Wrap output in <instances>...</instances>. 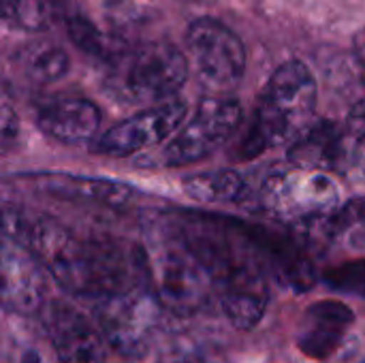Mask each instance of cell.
<instances>
[{"instance_id": "obj_14", "label": "cell", "mask_w": 365, "mask_h": 363, "mask_svg": "<svg viewBox=\"0 0 365 363\" xmlns=\"http://www.w3.org/2000/svg\"><path fill=\"white\" fill-rule=\"evenodd\" d=\"M36 126L56 141L79 145L94 141L101 128V109L86 98H53L38 107Z\"/></svg>"}, {"instance_id": "obj_13", "label": "cell", "mask_w": 365, "mask_h": 363, "mask_svg": "<svg viewBox=\"0 0 365 363\" xmlns=\"http://www.w3.org/2000/svg\"><path fill=\"white\" fill-rule=\"evenodd\" d=\"M355 312L336 300L317 302L306 308L297 327V347L310 359L331 357L349 336Z\"/></svg>"}, {"instance_id": "obj_21", "label": "cell", "mask_w": 365, "mask_h": 363, "mask_svg": "<svg viewBox=\"0 0 365 363\" xmlns=\"http://www.w3.org/2000/svg\"><path fill=\"white\" fill-rule=\"evenodd\" d=\"M2 19L11 28L41 32L49 28L53 6L47 0H0Z\"/></svg>"}, {"instance_id": "obj_18", "label": "cell", "mask_w": 365, "mask_h": 363, "mask_svg": "<svg viewBox=\"0 0 365 363\" xmlns=\"http://www.w3.org/2000/svg\"><path fill=\"white\" fill-rule=\"evenodd\" d=\"M184 193L199 203H233L246 195L244 178L233 169H218L184 180Z\"/></svg>"}, {"instance_id": "obj_25", "label": "cell", "mask_w": 365, "mask_h": 363, "mask_svg": "<svg viewBox=\"0 0 365 363\" xmlns=\"http://www.w3.org/2000/svg\"><path fill=\"white\" fill-rule=\"evenodd\" d=\"M171 363H222L220 355L207 351V349H188L184 353H180Z\"/></svg>"}, {"instance_id": "obj_24", "label": "cell", "mask_w": 365, "mask_h": 363, "mask_svg": "<svg viewBox=\"0 0 365 363\" xmlns=\"http://www.w3.org/2000/svg\"><path fill=\"white\" fill-rule=\"evenodd\" d=\"M17 131H19L17 113L13 111L11 101L4 96V101H2V113H0V135H2V150L4 152L11 150V143L17 139Z\"/></svg>"}, {"instance_id": "obj_2", "label": "cell", "mask_w": 365, "mask_h": 363, "mask_svg": "<svg viewBox=\"0 0 365 363\" xmlns=\"http://www.w3.org/2000/svg\"><path fill=\"white\" fill-rule=\"evenodd\" d=\"M41 261L66 293L92 302L150 282L143 250H126L109 240H79L66 229Z\"/></svg>"}, {"instance_id": "obj_22", "label": "cell", "mask_w": 365, "mask_h": 363, "mask_svg": "<svg viewBox=\"0 0 365 363\" xmlns=\"http://www.w3.org/2000/svg\"><path fill=\"white\" fill-rule=\"evenodd\" d=\"M323 282L338 293L365 300V259L336 265L323 274Z\"/></svg>"}, {"instance_id": "obj_26", "label": "cell", "mask_w": 365, "mask_h": 363, "mask_svg": "<svg viewBox=\"0 0 365 363\" xmlns=\"http://www.w3.org/2000/svg\"><path fill=\"white\" fill-rule=\"evenodd\" d=\"M47 2H49L51 6H60V4H62V0H47Z\"/></svg>"}, {"instance_id": "obj_8", "label": "cell", "mask_w": 365, "mask_h": 363, "mask_svg": "<svg viewBox=\"0 0 365 363\" xmlns=\"http://www.w3.org/2000/svg\"><path fill=\"white\" fill-rule=\"evenodd\" d=\"M186 45L203 88L214 94L233 90L246 73V47L242 39L214 17H199L186 30Z\"/></svg>"}, {"instance_id": "obj_17", "label": "cell", "mask_w": 365, "mask_h": 363, "mask_svg": "<svg viewBox=\"0 0 365 363\" xmlns=\"http://www.w3.org/2000/svg\"><path fill=\"white\" fill-rule=\"evenodd\" d=\"M15 66L24 79L34 86H49L68 73L71 60L62 45L53 41H30L13 56Z\"/></svg>"}, {"instance_id": "obj_23", "label": "cell", "mask_w": 365, "mask_h": 363, "mask_svg": "<svg viewBox=\"0 0 365 363\" xmlns=\"http://www.w3.org/2000/svg\"><path fill=\"white\" fill-rule=\"evenodd\" d=\"M346 160L355 178L365 184V113H359L351 120V141Z\"/></svg>"}, {"instance_id": "obj_28", "label": "cell", "mask_w": 365, "mask_h": 363, "mask_svg": "<svg viewBox=\"0 0 365 363\" xmlns=\"http://www.w3.org/2000/svg\"><path fill=\"white\" fill-rule=\"evenodd\" d=\"M364 363H365V362H364Z\"/></svg>"}, {"instance_id": "obj_27", "label": "cell", "mask_w": 365, "mask_h": 363, "mask_svg": "<svg viewBox=\"0 0 365 363\" xmlns=\"http://www.w3.org/2000/svg\"><path fill=\"white\" fill-rule=\"evenodd\" d=\"M364 79H365V64H364Z\"/></svg>"}, {"instance_id": "obj_6", "label": "cell", "mask_w": 365, "mask_h": 363, "mask_svg": "<svg viewBox=\"0 0 365 363\" xmlns=\"http://www.w3.org/2000/svg\"><path fill=\"white\" fill-rule=\"evenodd\" d=\"M165 306L150 282L94 302V321L109 349L122 355H141L160 323Z\"/></svg>"}, {"instance_id": "obj_10", "label": "cell", "mask_w": 365, "mask_h": 363, "mask_svg": "<svg viewBox=\"0 0 365 363\" xmlns=\"http://www.w3.org/2000/svg\"><path fill=\"white\" fill-rule=\"evenodd\" d=\"M186 111L188 107L182 98H169L165 103L152 105L94 139L92 152L124 158L150 150L169 139L182 126V122L186 120Z\"/></svg>"}, {"instance_id": "obj_15", "label": "cell", "mask_w": 365, "mask_h": 363, "mask_svg": "<svg viewBox=\"0 0 365 363\" xmlns=\"http://www.w3.org/2000/svg\"><path fill=\"white\" fill-rule=\"evenodd\" d=\"M344 156H349V141L344 131L329 122H312L289 148V160L295 167L306 169H331L342 165Z\"/></svg>"}, {"instance_id": "obj_11", "label": "cell", "mask_w": 365, "mask_h": 363, "mask_svg": "<svg viewBox=\"0 0 365 363\" xmlns=\"http://www.w3.org/2000/svg\"><path fill=\"white\" fill-rule=\"evenodd\" d=\"M41 325L60 363H107V340L96 321L64 300H47Z\"/></svg>"}, {"instance_id": "obj_5", "label": "cell", "mask_w": 365, "mask_h": 363, "mask_svg": "<svg viewBox=\"0 0 365 363\" xmlns=\"http://www.w3.org/2000/svg\"><path fill=\"white\" fill-rule=\"evenodd\" d=\"M188 77V60L173 43L156 41L122 49L103 81L105 92L126 105H158L175 96Z\"/></svg>"}, {"instance_id": "obj_16", "label": "cell", "mask_w": 365, "mask_h": 363, "mask_svg": "<svg viewBox=\"0 0 365 363\" xmlns=\"http://www.w3.org/2000/svg\"><path fill=\"white\" fill-rule=\"evenodd\" d=\"M49 195L81 201V203H101L118 208L130 199V186L107 180V178H86V175H47L43 180Z\"/></svg>"}, {"instance_id": "obj_20", "label": "cell", "mask_w": 365, "mask_h": 363, "mask_svg": "<svg viewBox=\"0 0 365 363\" xmlns=\"http://www.w3.org/2000/svg\"><path fill=\"white\" fill-rule=\"evenodd\" d=\"M4 363H60V359L41 325V332L17 327V332L6 338Z\"/></svg>"}, {"instance_id": "obj_4", "label": "cell", "mask_w": 365, "mask_h": 363, "mask_svg": "<svg viewBox=\"0 0 365 363\" xmlns=\"http://www.w3.org/2000/svg\"><path fill=\"white\" fill-rule=\"evenodd\" d=\"M148 280L165 310L178 317L201 312L214 297V282L186 240L180 223L152 225L145 235Z\"/></svg>"}, {"instance_id": "obj_19", "label": "cell", "mask_w": 365, "mask_h": 363, "mask_svg": "<svg viewBox=\"0 0 365 363\" xmlns=\"http://www.w3.org/2000/svg\"><path fill=\"white\" fill-rule=\"evenodd\" d=\"M66 34L79 51L105 62H111L122 49H126L122 43H118L115 36H107L94 21L83 15L66 17Z\"/></svg>"}, {"instance_id": "obj_3", "label": "cell", "mask_w": 365, "mask_h": 363, "mask_svg": "<svg viewBox=\"0 0 365 363\" xmlns=\"http://www.w3.org/2000/svg\"><path fill=\"white\" fill-rule=\"evenodd\" d=\"M317 98V79L302 60L278 66L259 94L252 124L240 148L242 158H255L265 150L295 141L312 124Z\"/></svg>"}, {"instance_id": "obj_1", "label": "cell", "mask_w": 365, "mask_h": 363, "mask_svg": "<svg viewBox=\"0 0 365 363\" xmlns=\"http://www.w3.org/2000/svg\"><path fill=\"white\" fill-rule=\"evenodd\" d=\"M182 231L207 267L216 297L237 329H252L269 306V270L248 227L222 225L216 218H186Z\"/></svg>"}, {"instance_id": "obj_12", "label": "cell", "mask_w": 365, "mask_h": 363, "mask_svg": "<svg viewBox=\"0 0 365 363\" xmlns=\"http://www.w3.org/2000/svg\"><path fill=\"white\" fill-rule=\"evenodd\" d=\"M45 263L21 244L2 242V306L13 317L41 315L47 304Z\"/></svg>"}, {"instance_id": "obj_7", "label": "cell", "mask_w": 365, "mask_h": 363, "mask_svg": "<svg viewBox=\"0 0 365 363\" xmlns=\"http://www.w3.org/2000/svg\"><path fill=\"white\" fill-rule=\"evenodd\" d=\"M340 201V188L323 169L295 167L272 173L261 190L259 205L280 220H314L334 212Z\"/></svg>"}, {"instance_id": "obj_9", "label": "cell", "mask_w": 365, "mask_h": 363, "mask_svg": "<svg viewBox=\"0 0 365 363\" xmlns=\"http://www.w3.org/2000/svg\"><path fill=\"white\" fill-rule=\"evenodd\" d=\"M240 122V101L218 94L205 98L195 116L173 133L163 150V163L167 167H186L207 158L231 139Z\"/></svg>"}]
</instances>
